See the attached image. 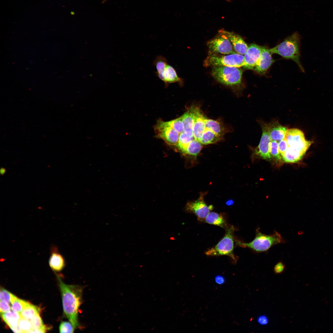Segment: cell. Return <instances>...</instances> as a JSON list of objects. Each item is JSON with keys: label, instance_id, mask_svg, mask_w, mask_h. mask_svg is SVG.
Segmentation results:
<instances>
[{"label": "cell", "instance_id": "cell-41", "mask_svg": "<svg viewBox=\"0 0 333 333\" xmlns=\"http://www.w3.org/2000/svg\"><path fill=\"white\" fill-rule=\"evenodd\" d=\"M6 169L4 167H1L0 169V174L1 175H3L6 172Z\"/></svg>", "mask_w": 333, "mask_h": 333}, {"label": "cell", "instance_id": "cell-39", "mask_svg": "<svg viewBox=\"0 0 333 333\" xmlns=\"http://www.w3.org/2000/svg\"><path fill=\"white\" fill-rule=\"evenodd\" d=\"M257 321L261 325H265L268 323L269 319L265 315H261L258 317Z\"/></svg>", "mask_w": 333, "mask_h": 333}, {"label": "cell", "instance_id": "cell-38", "mask_svg": "<svg viewBox=\"0 0 333 333\" xmlns=\"http://www.w3.org/2000/svg\"><path fill=\"white\" fill-rule=\"evenodd\" d=\"M11 307L10 306L9 304L5 301H0V311L1 313L10 311L11 310Z\"/></svg>", "mask_w": 333, "mask_h": 333}, {"label": "cell", "instance_id": "cell-30", "mask_svg": "<svg viewBox=\"0 0 333 333\" xmlns=\"http://www.w3.org/2000/svg\"><path fill=\"white\" fill-rule=\"evenodd\" d=\"M166 122L172 128L179 134L184 132V127L182 116L176 119Z\"/></svg>", "mask_w": 333, "mask_h": 333}, {"label": "cell", "instance_id": "cell-22", "mask_svg": "<svg viewBox=\"0 0 333 333\" xmlns=\"http://www.w3.org/2000/svg\"><path fill=\"white\" fill-rule=\"evenodd\" d=\"M3 320L10 329L18 325V323L21 318L20 314L11 310L1 313Z\"/></svg>", "mask_w": 333, "mask_h": 333}, {"label": "cell", "instance_id": "cell-32", "mask_svg": "<svg viewBox=\"0 0 333 333\" xmlns=\"http://www.w3.org/2000/svg\"><path fill=\"white\" fill-rule=\"evenodd\" d=\"M269 152L271 157L276 161L281 160V157L280 155L277 142L274 141H271L269 146Z\"/></svg>", "mask_w": 333, "mask_h": 333}, {"label": "cell", "instance_id": "cell-31", "mask_svg": "<svg viewBox=\"0 0 333 333\" xmlns=\"http://www.w3.org/2000/svg\"><path fill=\"white\" fill-rule=\"evenodd\" d=\"M33 328L41 331L43 333L45 332L47 328L43 324L39 313L36 314L30 320Z\"/></svg>", "mask_w": 333, "mask_h": 333}, {"label": "cell", "instance_id": "cell-17", "mask_svg": "<svg viewBox=\"0 0 333 333\" xmlns=\"http://www.w3.org/2000/svg\"><path fill=\"white\" fill-rule=\"evenodd\" d=\"M269 132L271 141L278 142L284 139L287 129L278 122H274L268 124Z\"/></svg>", "mask_w": 333, "mask_h": 333}, {"label": "cell", "instance_id": "cell-35", "mask_svg": "<svg viewBox=\"0 0 333 333\" xmlns=\"http://www.w3.org/2000/svg\"><path fill=\"white\" fill-rule=\"evenodd\" d=\"M12 294L4 289L1 288L0 291V301H5L9 304H11V299Z\"/></svg>", "mask_w": 333, "mask_h": 333}, {"label": "cell", "instance_id": "cell-1", "mask_svg": "<svg viewBox=\"0 0 333 333\" xmlns=\"http://www.w3.org/2000/svg\"><path fill=\"white\" fill-rule=\"evenodd\" d=\"M64 313L75 329L82 328L78 319L79 307L83 302L84 288L78 285L65 284L58 277Z\"/></svg>", "mask_w": 333, "mask_h": 333}, {"label": "cell", "instance_id": "cell-16", "mask_svg": "<svg viewBox=\"0 0 333 333\" xmlns=\"http://www.w3.org/2000/svg\"><path fill=\"white\" fill-rule=\"evenodd\" d=\"M49 264L51 268L55 271L62 270L65 265L64 258L56 246L52 245L50 249Z\"/></svg>", "mask_w": 333, "mask_h": 333}, {"label": "cell", "instance_id": "cell-15", "mask_svg": "<svg viewBox=\"0 0 333 333\" xmlns=\"http://www.w3.org/2000/svg\"><path fill=\"white\" fill-rule=\"evenodd\" d=\"M194 113L193 137L195 139L199 141L206 129V118L199 108H194Z\"/></svg>", "mask_w": 333, "mask_h": 333}, {"label": "cell", "instance_id": "cell-29", "mask_svg": "<svg viewBox=\"0 0 333 333\" xmlns=\"http://www.w3.org/2000/svg\"><path fill=\"white\" fill-rule=\"evenodd\" d=\"M37 306L29 303L20 314L21 317L30 320L36 314L39 313Z\"/></svg>", "mask_w": 333, "mask_h": 333}, {"label": "cell", "instance_id": "cell-10", "mask_svg": "<svg viewBox=\"0 0 333 333\" xmlns=\"http://www.w3.org/2000/svg\"><path fill=\"white\" fill-rule=\"evenodd\" d=\"M155 131L156 136L171 145L177 146L179 134L172 128L167 123L159 121L156 125Z\"/></svg>", "mask_w": 333, "mask_h": 333}, {"label": "cell", "instance_id": "cell-21", "mask_svg": "<svg viewBox=\"0 0 333 333\" xmlns=\"http://www.w3.org/2000/svg\"><path fill=\"white\" fill-rule=\"evenodd\" d=\"M305 153L288 146L282 158L285 162L295 163L300 160Z\"/></svg>", "mask_w": 333, "mask_h": 333}, {"label": "cell", "instance_id": "cell-14", "mask_svg": "<svg viewBox=\"0 0 333 333\" xmlns=\"http://www.w3.org/2000/svg\"><path fill=\"white\" fill-rule=\"evenodd\" d=\"M218 31L227 37L236 52L242 55L245 54L248 46L240 35L223 29L220 30Z\"/></svg>", "mask_w": 333, "mask_h": 333}, {"label": "cell", "instance_id": "cell-19", "mask_svg": "<svg viewBox=\"0 0 333 333\" xmlns=\"http://www.w3.org/2000/svg\"><path fill=\"white\" fill-rule=\"evenodd\" d=\"M194 112V108H192L182 116L184 127V132L193 137Z\"/></svg>", "mask_w": 333, "mask_h": 333}, {"label": "cell", "instance_id": "cell-42", "mask_svg": "<svg viewBox=\"0 0 333 333\" xmlns=\"http://www.w3.org/2000/svg\"><path fill=\"white\" fill-rule=\"evenodd\" d=\"M233 202L232 201V200H229L227 202V204L228 205H230V204H232V203Z\"/></svg>", "mask_w": 333, "mask_h": 333}, {"label": "cell", "instance_id": "cell-13", "mask_svg": "<svg viewBox=\"0 0 333 333\" xmlns=\"http://www.w3.org/2000/svg\"><path fill=\"white\" fill-rule=\"evenodd\" d=\"M272 54L269 49L261 47L260 56L253 70L261 74L265 73L273 61Z\"/></svg>", "mask_w": 333, "mask_h": 333}, {"label": "cell", "instance_id": "cell-33", "mask_svg": "<svg viewBox=\"0 0 333 333\" xmlns=\"http://www.w3.org/2000/svg\"><path fill=\"white\" fill-rule=\"evenodd\" d=\"M18 325L22 333H30L33 328L30 320L22 317L19 321Z\"/></svg>", "mask_w": 333, "mask_h": 333}, {"label": "cell", "instance_id": "cell-28", "mask_svg": "<svg viewBox=\"0 0 333 333\" xmlns=\"http://www.w3.org/2000/svg\"><path fill=\"white\" fill-rule=\"evenodd\" d=\"M194 139L193 137L188 135L184 132L181 133L177 145L178 150L184 154L189 143Z\"/></svg>", "mask_w": 333, "mask_h": 333}, {"label": "cell", "instance_id": "cell-26", "mask_svg": "<svg viewBox=\"0 0 333 333\" xmlns=\"http://www.w3.org/2000/svg\"><path fill=\"white\" fill-rule=\"evenodd\" d=\"M205 122L206 128L211 130L220 138L223 135L224 133V129L218 121L206 119Z\"/></svg>", "mask_w": 333, "mask_h": 333}, {"label": "cell", "instance_id": "cell-8", "mask_svg": "<svg viewBox=\"0 0 333 333\" xmlns=\"http://www.w3.org/2000/svg\"><path fill=\"white\" fill-rule=\"evenodd\" d=\"M284 139L289 146L305 153L313 142L306 140L303 132L296 128L287 129Z\"/></svg>", "mask_w": 333, "mask_h": 333}, {"label": "cell", "instance_id": "cell-2", "mask_svg": "<svg viewBox=\"0 0 333 333\" xmlns=\"http://www.w3.org/2000/svg\"><path fill=\"white\" fill-rule=\"evenodd\" d=\"M236 245L244 248H248L258 253L268 251L273 246L284 243L285 241L281 235L277 231L271 235H267L261 232L259 228L256 229L254 239L249 243H245L238 240Z\"/></svg>", "mask_w": 333, "mask_h": 333}, {"label": "cell", "instance_id": "cell-25", "mask_svg": "<svg viewBox=\"0 0 333 333\" xmlns=\"http://www.w3.org/2000/svg\"><path fill=\"white\" fill-rule=\"evenodd\" d=\"M202 147L201 144L199 141L194 139L189 143L184 154L195 158L200 152Z\"/></svg>", "mask_w": 333, "mask_h": 333}, {"label": "cell", "instance_id": "cell-11", "mask_svg": "<svg viewBox=\"0 0 333 333\" xmlns=\"http://www.w3.org/2000/svg\"><path fill=\"white\" fill-rule=\"evenodd\" d=\"M271 141L269 136L268 124L262 125V134L259 144L255 150V154L265 159H270V143Z\"/></svg>", "mask_w": 333, "mask_h": 333}, {"label": "cell", "instance_id": "cell-36", "mask_svg": "<svg viewBox=\"0 0 333 333\" xmlns=\"http://www.w3.org/2000/svg\"><path fill=\"white\" fill-rule=\"evenodd\" d=\"M286 269L285 264L282 261H279L274 266L273 271L275 274H280L283 273Z\"/></svg>", "mask_w": 333, "mask_h": 333}, {"label": "cell", "instance_id": "cell-20", "mask_svg": "<svg viewBox=\"0 0 333 333\" xmlns=\"http://www.w3.org/2000/svg\"><path fill=\"white\" fill-rule=\"evenodd\" d=\"M203 221L209 224L220 227L225 229L229 227L223 215L216 212H210Z\"/></svg>", "mask_w": 333, "mask_h": 333}, {"label": "cell", "instance_id": "cell-9", "mask_svg": "<svg viewBox=\"0 0 333 333\" xmlns=\"http://www.w3.org/2000/svg\"><path fill=\"white\" fill-rule=\"evenodd\" d=\"M204 194H201L196 200L188 202L185 207V211L193 213L200 221H203L213 208L212 205L208 206L204 199Z\"/></svg>", "mask_w": 333, "mask_h": 333}, {"label": "cell", "instance_id": "cell-37", "mask_svg": "<svg viewBox=\"0 0 333 333\" xmlns=\"http://www.w3.org/2000/svg\"><path fill=\"white\" fill-rule=\"evenodd\" d=\"M288 146V144L284 139L278 142L279 150L282 157L284 155Z\"/></svg>", "mask_w": 333, "mask_h": 333}, {"label": "cell", "instance_id": "cell-40", "mask_svg": "<svg viewBox=\"0 0 333 333\" xmlns=\"http://www.w3.org/2000/svg\"><path fill=\"white\" fill-rule=\"evenodd\" d=\"M215 282L219 285H222L225 282V279L224 276L221 275H216L214 278Z\"/></svg>", "mask_w": 333, "mask_h": 333}, {"label": "cell", "instance_id": "cell-7", "mask_svg": "<svg viewBox=\"0 0 333 333\" xmlns=\"http://www.w3.org/2000/svg\"><path fill=\"white\" fill-rule=\"evenodd\" d=\"M209 54L229 55L237 53L234 50L228 39L218 31V34L207 42Z\"/></svg>", "mask_w": 333, "mask_h": 333}, {"label": "cell", "instance_id": "cell-6", "mask_svg": "<svg viewBox=\"0 0 333 333\" xmlns=\"http://www.w3.org/2000/svg\"><path fill=\"white\" fill-rule=\"evenodd\" d=\"M205 67L233 66L239 68L244 65V56L238 53L229 55L209 54L204 62Z\"/></svg>", "mask_w": 333, "mask_h": 333}, {"label": "cell", "instance_id": "cell-18", "mask_svg": "<svg viewBox=\"0 0 333 333\" xmlns=\"http://www.w3.org/2000/svg\"><path fill=\"white\" fill-rule=\"evenodd\" d=\"M162 81L166 85L176 82L181 84L183 82L182 79L178 76L175 69L168 63L166 65L165 68Z\"/></svg>", "mask_w": 333, "mask_h": 333}, {"label": "cell", "instance_id": "cell-23", "mask_svg": "<svg viewBox=\"0 0 333 333\" xmlns=\"http://www.w3.org/2000/svg\"><path fill=\"white\" fill-rule=\"evenodd\" d=\"M167 64V60L161 55L157 56L153 61V64L155 66L156 69V75L162 80L163 79V72Z\"/></svg>", "mask_w": 333, "mask_h": 333}, {"label": "cell", "instance_id": "cell-3", "mask_svg": "<svg viewBox=\"0 0 333 333\" xmlns=\"http://www.w3.org/2000/svg\"><path fill=\"white\" fill-rule=\"evenodd\" d=\"M300 39L298 33L295 32L278 45L269 49L272 54H277L285 58L292 60L304 72L300 61Z\"/></svg>", "mask_w": 333, "mask_h": 333}, {"label": "cell", "instance_id": "cell-24", "mask_svg": "<svg viewBox=\"0 0 333 333\" xmlns=\"http://www.w3.org/2000/svg\"><path fill=\"white\" fill-rule=\"evenodd\" d=\"M221 138L211 130L206 128L199 141L201 144L206 145L216 143L220 141Z\"/></svg>", "mask_w": 333, "mask_h": 333}, {"label": "cell", "instance_id": "cell-5", "mask_svg": "<svg viewBox=\"0 0 333 333\" xmlns=\"http://www.w3.org/2000/svg\"><path fill=\"white\" fill-rule=\"evenodd\" d=\"M211 74L216 80L226 85L233 86L241 83L242 72L238 67L227 66L215 67L212 68Z\"/></svg>", "mask_w": 333, "mask_h": 333}, {"label": "cell", "instance_id": "cell-34", "mask_svg": "<svg viewBox=\"0 0 333 333\" xmlns=\"http://www.w3.org/2000/svg\"><path fill=\"white\" fill-rule=\"evenodd\" d=\"M75 329L70 322H62L59 327L60 333H73Z\"/></svg>", "mask_w": 333, "mask_h": 333}, {"label": "cell", "instance_id": "cell-43", "mask_svg": "<svg viewBox=\"0 0 333 333\" xmlns=\"http://www.w3.org/2000/svg\"><path fill=\"white\" fill-rule=\"evenodd\" d=\"M107 0H103V1L102 2V3H105V2H106V1H107Z\"/></svg>", "mask_w": 333, "mask_h": 333}, {"label": "cell", "instance_id": "cell-12", "mask_svg": "<svg viewBox=\"0 0 333 333\" xmlns=\"http://www.w3.org/2000/svg\"><path fill=\"white\" fill-rule=\"evenodd\" d=\"M261 46L251 44L248 47L244 54V67L249 69H253L260 56Z\"/></svg>", "mask_w": 333, "mask_h": 333}, {"label": "cell", "instance_id": "cell-27", "mask_svg": "<svg viewBox=\"0 0 333 333\" xmlns=\"http://www.w3.org/2000/svg\"><path fill=\"white\" fill-rule=\"evenodd\" d=\"M29 303L18 298L12 294L11 299V309L13 311L20 314Z\"/></svg>", "mask_w": 333, "mask_h": 333}, {"label": "cell", "instance_id": "cell-44", "mask_svg": "<svg viewBox=\"0 0 333 333\" xmlns=\"http://www.w3.org/2000/svg\"><path fill=\"white\" fill-rule=\"evenodd\" d=\"M227 1H229L230 0H226Z\"/></svg>", "mask_w": 333, "mask_h": 333}, {"label": "cell", "instance_id": "cell-4", "mask_svg": "<svg viewBox=\"0 0 333 333\" xmlns=\"http://www.w3.org/2000/svg\"><path fill=\"white\" fill-rule=\"evenodd\" d=\"M225 235L214 246L208 249L205 252L207 256H227L236 263L237 258L234 253V227L232 225L226 229Z\"/></svg>", "mask_w": 333, "mask_h": 333}]
</instances>
